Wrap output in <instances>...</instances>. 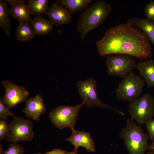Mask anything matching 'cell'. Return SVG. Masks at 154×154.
<instances>
[{
  "label": "cell",
  "instance_id": "cell-1",
  "mask_svg": "<svg viewBox=\"0 0 154 154\" xmlns=\"http://www.w3.org/2000/svg\"><path fill=\"white\" fill-rule=\"evenodd\" d=\"M100 56L125 54L140 59L152 56L149 40L141 30L127 23L120 24L107 30L96 43Z\"/></svg>",
  "mask_w": 154,
  "mask_h": 154
},
{
  "label": "cell",
  "instance_id": "cell-2",
  "mask_svg": "<svg viewBox=\"0 0 154 154\" xmlns=\"http://www.w3.org/2000/svg\"><path fill=\"white\" fill-rule=\"evenodd\" d=\"M112 11L111 4L104 0L97 1L84 10L80 15L77 27L82 40L103 23Z\"/></svg>",
  "mask_w": 154,
  "mask_h": 154
},
{
  "label": "cell",
  "instance_id": "cell-3",
  "mask_svg": "<svg viewBox=\"0 0 154 154\" xmlns=\"http://www.w3.org/2000/svg\"><path fill=\"white\" fill-rule=\"evenodd\" d=\"M125 126L119 134L129 154H145L148 150L149 134L143 132L140 125L128 119Z\"/></svg>",
  "mask_w": 154,
  "mask_h": 154
},
{
  "label": "cell",
  "instance_id": "cell-4",
  "mask_svg": "<svg viewBox=\"0 0 154 154\" xmlns=\"http://www.w3.org/2000/svg\"><path fill=\"white\" fill-rule=\"evenodd\" d=\"M145 83L144 79L131 72L119 83L115 90L116 97L119 100L131 102L141 95Z\"/></svg>",
  "mask_w": 154,
  "mask_h": 154
},
{
  "label": "cell",
  "instance_id": "cell-5",
  "mask_svg": "<svg viewBox=\"0 0 154 154\" xmlns=\"http://www.w3.org/2000/svg\"><path fill=\"white\" fill-rule=\"evenodd\" d=\"M128 112L132 121L139 125L145 124L154 116V98L147 93L130 102Z\"/></svg>",
  "mask_w": 154,
  "mask_h": 154
},
{
  "label": "cell",
  "instance_id": "cell-6",
  "mask_svg": "<svg viewBox=\"0 0 154 154\" xmlns=\"http://www.w3.org/2000/svg\"><path fill=\"white\" fill-rule=\"evenodd\" d=\"M78 91L85 106L89 108L92 107L105 108L112 110L124 116V113L109 107L103 103L98 96L97 90V82L92 78L84 80H78L76 83Z\"/></svg>",
  "mask_w": 154,
  "mask_h": 154
},
{
  "label": "cell",
  "instance_id": "cell-7",
  "mask_svg": "<svg viewBox=\"0 0 154 154\" xmlns=\"http://www.w3.org/2000/svg\"><path fill=\"white\" fill-rule=\"evenodd\" d=\"M82 102L74 106H60L55 108L49 113V118L55 127L61 130L69 127L74 128Z\"/></svg>",
  "mask_w": 154,
  "mask_h": 154
},
{
  "label": "cell",
  "instance_id": "cell-8",
  "mask_svg": "<svg viewBox=\"0 0 154 154\" xmlns=\"http://www.w3.org/2000/svg\"><path fill=\"white\" fill-rule=\"evenodd\" d=\"M105 62L109 75L123 78L135 69L137 64L134 57L125 54L108 55Z\"/></svg>",
  "mask_w": 154,
  "mask_h": 154
},
{
  "label": "cell",
  "instance_id": "cell-9",
  "mask_svg": "<svg viewBox=\"0 0 154 154\" xmlns=\"http://www.w3.org/2000/svg\"><path fill=\"white\" fill-rule=\"evenodd\" d=\"M10 123V133L7 140L13 143L24 141H31L35 136L33 123L29 119L14 116Z\"/></svg>",
  "mask_w": 154,
  "mask_h": 154
},
{
  "label": "cell",
  "instance_id": "cell-10",
  "mask_svg": "<svg viewBox=\"0 0 154 154\" xmlns=\"http://www.w3.org/2000/svg\"><path fill=\"white\" fill-rule=\"evenodd\" d=\"M1 84L5 89L2 101L9 109L15 108L21 102H25L28 99L29 93L23 86L17 85L7 80L2 81Z\"/></svg>",
  "mask_w": 154,
  "mask_h": 154
},
{
  "label": "cell",
  "instance_id": "cell-11",
  "mask_svg": "<svg viewBox=\"0 0 154 154\" xmlns=\"http://www.w3.org/2000/svg\"><path fill=\"white\" fill-rule=\"evenodd\" d=\"M46 14L56 27L69 24L72 18V14L68 9L56 1L48 7Z\"/></svg>",
  "mask_w": 154,
  "mask_h": 154
},
{
  "label": "cell",
  "instance_id": "cell-12",
  "mask_svg": "<svg viewBox=\"0 0 154 154\" xmlns=\"http://www.w3.org/2000/svg\"><path fill=\"white\" fill-rule=\"evenodd\" d=\"M46 109L43 96L38 94L27 99L25 102V108L22 111L27 118L37 121L40 120L41 116L45 113Z\"/></svg>",
  "mask_w": 154,
  "mask_h": 154
},
{
  "label": "cell",
  "instance_id": "cell-13",
  "mask_svg": "<svg viewBox=\"0 0 154 154\" xmlns=\"http://www.w3.org/2000/svg\"><path fill=\"white\" fill-rule=\"evenodd\" d=\"M72 134L65 140L73 145L75 149L79 146L84 147L89 152L95 151V145L91 134L88 132L76 130L74 128H71Z\"/></svg>",
  "mask_w": 154,
  "mask_h": 154
},
{
  "label": "cell",
  "instance_id": "cell-14",
  "mask_svg": "<svg viewBox=\"0 0 154 154\" xmlns=\"http://www.w3.org/2000/svg\"><path fill=\"white\" fill-rule=\"evenodd\" d=\"M11 7L9 15L19 22H30L31 15L24 0H5Z\"/></svg>",
  "mask_w": 154,
  "mask_h": 154
},
{
  "label": "cell",
  "instance_id": "cell-15",
  "mask_svg": "<svg viewBox=\"0 0 154 154\" xmlns=\"http://www.w3.org/2000/svg\"><path fill=\"white\" fill-rule=\"evenodd\" d=\"M127 23L141 30L154 46V21L143 18L128 19Z\"/></svg>",
  "mask_w": 154,
  "mask_h": 154
},
{
  "label": "cell",
  "instance_id": "cell-16",
  "mask_svg": "<svg viewBox=\"0 0 154 154\" xmlns=\"http://www.w3.org/2000/svg\"><path fill=\"white\" fill-rule=\"evenodd\" d=\"M136 68L148 88L154 87V59L137 63Z\"/></svg>",
  "mask_w": 154,
  "mask_h": 154
},
{
  "label": "cell",
  "instance_id": "cell-17",
  "mask_svg": "<svg viewBox=\"0 0 154 154\" xmlns=\"http://www.w3.org/2000/svg\"><path fill=\"white\" fill-rule=\"evenodd\" d=\"M30 22L36 34L38 35H48L53 30L54 25L51 21L41 16H36L31 19Z\"/></svg>",
  "mask_w": 154,
  "mask_h": 154
},
{
  "label": "cell",
  "instance_id": "cell-18",
  "mask_svg": "<svg viewBox=\"0 0 154 154\" xmlns=\"http://www.w3.org/2000/svg\"><path fill=\"white\" fill-rule=\"evenodd\" d=\"M36 34L30 22H19L16 28L15 35L18 40L21 41H29Z\"/></svg>",
  "mask_w": 154,
  "mask_h": 154
},
{
  "label": "cell",
  "instance_id": "cell-19",
  "mask_svg": "<svg viewBox=\"0 0 154 154\" xmlns=\"http://www.w3.org/2000/svg\"><path fill=\"white\" fill-rule=\"evenodd\" d=\"M9 15V10L7 2L5 1L0 0V27L8 36L12 29Z\"/></svg>",
  "mask_w": 154,
  "mask_h": 154
},
{
  "label": "cell",
  "instance_id": "cell-20",
  "mask_svg": "<svg viewBox=\"0 0 154 154\" xmlns=\"http://www.w3.org/2000/svg\"><path fill=\"white\" fill-rule=\"evenodd\" d=\"M48 0H28L27 4L31 15L41 16L48 9Z\"/></svg>",
  "mask_w": 154,
  "mask_h": 154
},
{
  "label": "cell",
  "instance_id": "cell-21",
  "mask_svg": "<svg viewBox=\"0 0 154 154\" xmlns=\"http://www.w3.org/2000/svg\"><path fill=\"white\" fill-rule=\"evenodd\" d=\"M66 7L72 14L78 11H84L92 1L91 0H57Z\"/></svg>",
  "mask_w": 154,
  "mask_h": 154
},
{
  "label": "cell",
  "instance_id": "cell-22",
  "mask_svg": "<svg viewBox=\"0 0 154 154\" xmlns=\"http://www.w3.org/2000/svg\"><path fill=\"white\" fill-rule=\"evenodd\" d=\"M11 131V126L7 119H0V141L7 137Z\"/></svg>",
  "mask_w": 154,
  "mask_h": 154
},
{
  "label": "cell",
  "instance_id": "cell-23",
  "mask_svg": "<svg viewBox=\"0 0 154 154\" xmlns=\"http://www.w3.org/2000/svg\"><path fill=\"white\" fill-rule=\"evenodd\" d=\"M24 148L21 145L11 143L8 149L1 154H23Z\"/></svg>",
  "mask_w": 154,
  "mask_h": 154
},
{
  "label": "cell",
  "instance_id": "cell-24",
  "mask_svg": "<svg viewBox=\"0 0 154 154\" xmlns=\"http://www.w3.org/2000/svg\"><path fill=\"white\" fill-rule=\"evenodd\" d=\"M144 9L147 19L154 21V1L151 0L146 5Z\"/></svg>",
  "mask_w": 154,
  "mask_h": 154
},
{
  "label": "cell",
  "instance_id": "cell-25",
  "mask_svg": "<svg viewBox=\"0 0 154 154\" xmlns=\"http://www.w3.org/2000/svg\"><path fill=\"white\" fill-rule=\"evenodd\" d=\"M15 114L10 110L3 103L2 98H0V119H7L9 116L13 117Z\"/></svg>",
  "mask_w": 154,
  "mask_h": 154
},
{
  "label": "cell",
  "instance_id": "cell-26",
  "mask_svg": "<svg viewBox=\"0 0 154 154\" xmlns=\"http://www.w3.org/2000/svg\"><path fill=\"white\" fill-rule=\"evenodd\" d=\"M145 124L149 133V139L152 141L154 139V119L152 118L149 120Z\"/></svg>",
  "mask_w": 154,
  "mask_h": 154
},
{
  "label": "cell",
  "instance_id": "cell-27",
  "mask_svg": "<svg viewBox=\"0 0 154 154\" xmlns=\"http://www.w3.org/2000/svg\"><path fill=\"white\" fill-rule=\"evenodd\" d=\"M69 152L60 149L55 148L44 153H35L34 154H69Z\"/></svg>",
  "mask_w": 154,
  "mask_h": 154
},
{
  "label": "cell",
  "instance_id": "cell-28",
  "mask_svg": "<svg viewBox=\"0 0 154 154\" xmlns=\"http://www.w3.org/2000/svg\"><path fill=\"white\" fill-rule=\"evenodd\" d=\"M151 141V143L149 145L148 150L154 153V139Z\"/></svg>",
  "mask_w": 154,
  "mask_h": 154
},
{
  "label": "cell",
  "instance_id": "cell-29",
  "mask_svg": "<svg viewBox=\"0 0 154 154\" xmlns=\"http://www.w3.org/2000/svg\"><path fill=\"white\" fill-rule=\"evenodd\" d=\"M78 148L75 149L69 152V154H78Z\"/></svg>",
  "mask_w": 154,
  "mask_h": 154
},
{
  "label": "cell",
  "instance_id": "cell-30",
  "mask_svg": "<svg viewBox=\"0 0 154 154\" xmlns=\"http://www.w3.org/2000/svg\"><path fill=\"white\" fill-rule=\"evenodd\" d=\"M3 148V147L1 143H0V154L4 152Z\"/></svg>",
  "mask_w": 154,
  "mask_h": 154
},
{
  "label": "cell",
  "instance_id": "cell-31",
  "mask_svg": "<svg viewBox=\"0 0 154 154\" xmlns=\"http://www.w3.org/2000/svg\"><path fill=\"white\" fill-rule=\"evenodd\" d=\"M145 154H154V153L151 151H149Z\"/></svg>",
  "mask_w": 154,
  "mask_h": 154
}]
</instances>
